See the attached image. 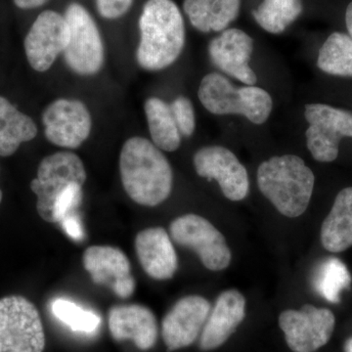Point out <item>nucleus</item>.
<instances>
[{
  "label": "nucleus",
  "instance_id": "nucleus-1",
  "mask_svg": "<svg viewBox=\"0 0 352 352\" xmlns=\"http://www.w3.org/2000/svg\"><path fill=\"white\" fill-rule=\"evenodd\" d=\"M120 171L124 189L138 205L156 207L170 195L173 168L161 150L148 139L136 136L124 143Z\"/></svg>",
  "mask_w": 352,
  "mask_h": 352
},
{
  "label": "nucleus",
  "instance_id": "nucleus-2",
  "mask_svg": "<svg viewBox=\"0 0 352 352\" xmlns=\"http://www.w3.org/2000/svg\"><path fill=\"white\" fill-rule=\"evenodd\" d=\"M139 30L136 59L141 68L161 71L179 58L186 32L182 13L173 0H148L139 18Z\"/></svg>",
  "mask_w": 352,
  "mask_h": 352
},
{
  "label": "nucleus",
  "instance_id": "nucleus-3",
  "mask_svg": "<svg viewBox=\"0 0 352 352\" xmlns=\"http://www.w3.org/2000/svg\"><path fill=\"white\" fill-rule=\"evenodd\" d=\"M314 171L302 157L285 155L270 157L258 166L261 193L287 217H300L307 210L314 193Z\"/></svg>",
  "mask_w": 352,
  "mask_h": 352
},
{
  "label": "nucleus",
  "instance_id": "nucleus-4",
  "mask_svg": "<svg viewBox=\"0 0 352 352\" xmlns=\"http://www.w3.org/2000/svg\"><path fill=\"white\" fill-rule=\"evenodd\" d=\"M201 105L214 115H241L254 124H263L272 112L270 94L254 85L236 87L219 73L204 76L199 87Z\"/></svg>",
  "mask_w": 352,
  "mask_h": 352
},
{
  "label": "nucleus",
  "instance_id": "nucleus-5",
  "mask_svg": "<svg viewBox=\"0 0 352 352\" xmlns=\"http://www.w3.org/2000/svg\"><path fill=\"white\" fill-rule=\"evenodd\" d=\"M43 322L34 303L21 296L0 298V352H43Z\"/></svg>",
  "mask_w": 352,
  "mask_h": 352
},
{
  "label": "nucleus",
  "instance_id": "nucleus-6",
  "mask_svg": "<svg viewBox=\"0 0 352 352\" xmlns=\"http://www.w3.org/2000/svg\"><path fill=\"white\" fill-rule=\"evenodd\" d=\"M87 171L80 157L72 152H57L44 157L39 164L38 176L31 182L36 194L39 217L53 223L55 201L73 184H85Z\"/></svg>",
  "mask_w": 352,
  "mask_h": 352
},
{
  "label": "nucleus",
  "instance_id": "nucleus-7",
  "mask_svg": "<svg viewBox=\"0 0 352 352\" xmlns=\"http://www.w3.org/2000/svg\"><path fill=\"white\" fill-rule=\"evenodd\" d=\"M65 18L69 28V41L63 53L66 64L78 75H95L104 63V44L96 23L78 3L69 4Z\"/></svg>",
  "mask_w": 352,
  "mask_h": 352
},
{
  "label": "nucleus",
  "instance_id": "nucleus-8",
  "mask_svg": "<svg viewBox=\"0 0 352 352\" xmlns=\"http://www.w3.org/2000/svg\"><path fill=\"white\" fill-rule=\"evenodd\" d=\"M171 239L198 254L208 270L221 271L232 259L226 238L208 219L198 214L182 215L170 223Z\"/></svg>",
  "mask_w": 352,
  "mask_h": 352
},
{
  "label": "nucleus",
  "instance_id": "nucleus-9",
  "mask_svg": "<svg viewBox=\"0 0 352 352\" xmlns=\"http://www.w3.org/2000/svg\"><path fill=\"white\" fill-rule=\"evenodd\" d=\"M305 131L308 150L320 163H331L339 156L342 138H352V113L326 104H307Z\"/></svg>",
  "mask_w": 352,
  "mask_h": 352
},
{
  "label": "nucleus",
  "instance_id": "nucleus-10",
  "mask_svg": "<svg viewBox=\"0 0 352 352\" xmlns=\"http://www.w3.org/2000/svg\"><path fill=\"white\" fill-rule=\"evenodd\" d=\"M279 326L292 351L315 352L332 338L336 317L328 308L305 305L300 310L282 312Z\"/></svg>",
  "mask_w": 352,
  "mask_h": 352
},
{
  "label": "nucleus",
  "instance_id": "nucleus-11",
  "mask_svg": "<svg viewBox=\"0 0 352 352\" xmlns=\"http://www.w3.org/2000/svg\"><path fill=\"white\" fill-rule=\"evenodd\" d=\"M69 41V28L65 16L53 10L41 12L25 38V56L34 71H48L64 53Z\"/></svg>",
  "mask_w": 352,
  "mask_h": 352
},
{
  "label": "nucleus",
  "instance_id": "nucleus-12",
  "mask_svg": "<svg viewBox=\"0 0 352 352\" xmlns=\"http://www.w3.org/2000/svg\"><path fill=\"white\" fill-rule=\"evenodd\" d=\"M43 122L47 140L67 149L80 147L92 129L89 111L82 101L76 99L53 101L44 110Z\"/></svg>",
  "mask_w": 352,
  "mask_h": 352
},
{
  "label": "nucleus",
  "instance_id": "nucleus-13",
  "mask_svg": "<svg viewBox=\"0 0 352 352\" xmlns=\"http://www.w3.org/2000/svg\"><path fill=\"white\" fill-rule=\"evenodd\" d=\"M194 168L201 177L217 180L228 200H244L249 194L248 171L230 150L222 146L201 148L194 156Z\"/></svg>",
  "mask_w": 352,
  "mask_h": 352
},
{
  "label": "nucleus",
  "instance_id": "nucleus-14",
  "mask_svg": "<svg viewBox=\"0 0 352 352\" xmlns=\"http://www.w3.org/2000/svg\"><path fill=\"white\" fill-rule=\"evenodd\" d=\"M210 303L201 296H187L173 305L162 322V335L168 352L188 347L203 331Z\"/></svg>",
  "mask_w": 352,
  "mask_h": 352
},
{
  "label": "nucleus",
  "instance_id": "nucleus-15",
  "mask_svg": "<svg viewBox=\"0 0 352 352\" xmlns=\"http://www.w3.org/2000/svg\"><path fill=\"white\" fill-rule=\"evenodd\" d=\"M82 263L95 284L109 287L120 298L133 295L135 280L131 275V263L119 248H87L83 252Z\"/></svg>",
  "mask_w": 352,
  "mask_h": 352
},
{
  "label": "nucleus",
  "instance_id": "nucleus-16",
  "mask_svg": "<svg viewBox=\"0 0 352 352\" xmlns=\"http://www.w3.org/2000/svg\"><path fill=\"white\" fill-rule=\"evenodd\" d=\"M252 50L254 41L249 34L229 29L210 41L208 55L212 63L227 76L245 85H254L258 78L249 65Z\"/></svg>",
  "mask_w": 352,
  "mask_h": 352
},
{
  "label": "nucleus",
  "instance_id": "nucleus-17",
  "mask_svg": "<svg viewBox=\"0 0 352 352\" xmlns=\"http://www.w3.org/2000/svg\"><path fill=\"white\" fill-rule=\"evenodd\" d=\"M245 316V300L237 289H228L220 294L199 342L201 351H210L226 344L235 333Z\"/></svg>",
  "mask_w": 352,
  "mask_h": 352
},
{
  "label": "nucleus",
  "instance_id": "nucleus-18",
  "mask_svg": "<svg viewBox=\"0 0 352 352\" xmlns=\"http://www.w3.org/2000/svg\"><path fill=\"white\" fill-rule=\"evenodd\" d=\"M109 329L116 342L132 340L140 351L156 344L157 323L149 308L140 305H116L109 311Z\"/></svg>",
  "mask_w": 352,
  "mask_h": 352
},
{
  "label": "nucleus",
  "instance_id": "nucleus-19",
  "mask_svg": "<svg viewBox=\"0 0 352 352\" xmlns=\"http://www.w3.org/2000/svg\"><path fill=\"white\" fill-rule=\"evenodd\" d=\"M135 251L143 270L153 279H171L177 270L175 247L170 235L162 227L139 232L135 238Z\"/></svg>",
  "mask_w": 352,
  "mask_h": 352
},
{
  "label": "nucleus",
  "instance_id": "nucleus-20",
  "mask_svg": "<svg viewBox=\"0 0 352 352\" xmlns=\"http://www.w3.org/2000/svg\"><path fill=\"white\" fill-rule=\"evenodd\" d=\"M324 249L342 252L352 247V187L342 189L336 197L330 212L321 226Z\"/></svg>",
  "mask_w": 352,
  "mask_h": 352
},
{
  "label": "nucleus",
  "instance_id": "nucleus-21",
  "mask_svg": "<svg viewBox=\"0 0 352 352\" xmlns=\"http://www.w3.org/2000/svg\"><path fill=\"white\" fill-rule=\"evenodd\" d=\"M241 0H184L190 23L201 32H222L240 13Z\"/></svg>",
  "mask_w": 352,
  "mask_h": 352
},
{
  "label": "nucleus",
  "instance_id": "nucleus-22",
  "mask_svg": "<svg viewBox=\"0 0 352 352\" xmlns=\"http://www.w3.org/2000/svg\"><path fill=\"white\" fill-rule=\"evenodd\" d=\"M38 134L36 122L0 96V156L10 157Z\"/></svg>",
  "mask_w": 352,
  "mask_h": 352
},
{
  "label": "nucleus",
  "instance_id": "nucleus-23",
  "mask_svg": "<svg viewBox=\"0 0 352 352\" xmlns=\"http://www.w3.org/2000/svg\"><path fill=\"white\" fill-rule=\"evenodd\" d=\"M144 110L153 143L166 152H175L182 144V134L178 129L170 104L151 97L145 102Z\"/></svg>",
  "mask_w": 352,
  "mask_h": 352
},
{
  "label": "nucleus",
  "instance_id": "nucleus-24",
  "mask_svg": "<svg viewBox=\"0 0 352 352\" xmlns=\"http://www.w3.org/2000/svg\"><path fill=\"white\" fill-rule=\"evenodd\" d=\"M317 67L328 75L352 78V38L333 32L319 50Z\"/></svg>",
  "mask_w": 352,
  "mask_h": 352
},
{
  "label": "nucleus",
  "instance_id": "nucleus-25",
  "mask_svg": "<svg viewBox=\"0 0 352 352\" xmlns=\"http://www.w3.org/2000/svg\"><path fill=\"white\" fill-rule=\"evenodd\" d=\"M302 9V0H263L252 15L264 31L278 34L298 19Z\"/></svg>",
  "mask_w": 352,
  "mask_h": 352
},
{
  "label": "nucleus",
  "instance_id": "nucleus-26",
  "mask_svg": "<svg viewBox=\"0 0 352 352\" xmlns=\"http://www.w3.org/2000/svg\"><path fill=\"white\" fill-rule=\"evenodd\" d=\"M351 277L346 264L331 258L322 263L314 276V286L329 302H340V294L351 285Z\"/></svg>",
  "mask_w": 352,
  "mask_h": 352
},
{
  "label": "nucleus",
  "instance_id": "nucleus-27",
  "mask_svg": "<svg viewBox=\"0 0 352 352\" xmlns=\"http://www.w3.org/2000/svg\"><path fill=\"white\" fill-rule=\"evenodd\" d=\"M52 311L57 319L75 332L94 333L100 326L101 318L98 315L63 298L53 302Z\"/></svg>",
  "mask_w": 352,
  "mask_h": 352
},
{
  "label": "nucleus",
  "instance_id": "nucleus-28",
  "mask_svg": "<svg viewBox=\"0 0 352 352\" xmlns=\"http://www.w3.org/2000/svg\"><path fill=\"white\" fill-rule=\"evenodd\" d=\"M173 119H175L180 134L189 138L196 129V116L193 104L185 96H178L170 104Z\"/></svg>",
  "mask_w": 352,
  "mask_h": 352
},
{
  "label": "nucleus",
  "instance_id": "nucleus-29",
  "mask_svg": "<svg viewBox=\"0 0 352 352\" xmlns=\"http://www.w3.org/2000/svg\"><path fill=\"white\" fill-rule=\"evenodd\" d=\"M82 199V185L73 184L55 201L53 207V223L61 222L69 215L74 214Z\"/></svg>",
  "mask_w": 352,
  "mask_h": 352
},
{
  "label": "nucleus",
  "instance_id": "nucleus-30",
  "mask_svg": "<svg viewBox=\"0 0 352 352\" xmlns=\"http://www.w3.org/2000/svg\"><path fill=\"white\" fill-rule=\"evenodd\" d=\"M133 0H96L97 10L105 19H119L131 9Z\"/></svg>",
  "mask_w": 352,
  "mask_h": 352
},
{
  "label": "nucleus",
  "instance_id": "nucleus-31",
  "mask_svg": "<svg viewBox=\"0 0 352 352\" xmlns=\"http://www.w3.org/2000/svg\"><path fill=\"white\" fill-rule=\"evenodd\" d=\"M60 223L66 233L68 234L69 237L73 238L76 241L82 240L83 238V232L82 226H80V220L75 214L69 215L66 219L62 220Z\"/></svg>",
  "mask_w": 352,
  "mask_h": 352
},
{
  "label": "nucleus",
  "instance_id": "nucleus-32",
  "mask_svg": "<svg viewBox=\"0 0 352 352\" xmlns=\"http://www.w3.org/2000/svg\"><path fill=\"white\" fill-rule=\"evenodd\" d=\"M15 6L23 10H30L43 6L48 0H13Z\"/></svg>",
  "mask_w": 352,
  "mask_h": 352
},
{
  "label": "nucleus",
  "instance_id": "nucleus-33",
  "mask_svg": "<svg viewBox=\"0 0 352 352\" xmlns=\"http://www.w3.org/2000/svg\"><path fill=\"white\" fill-rule=\"evenodd\" d=\"M346 24L349 30V36L352 38V2L347 6L346 12Z\"/></svg>",
  "mask_w": 352,
  "mask_h": 352
},
{
  "label": "nucleus",
  "instance_id": "nucleus-34",
  "mask_svg": "<svg viewBox=\"0 0 352 352\" xmlns=\"http://www.w3.org/2000/svg\"><path fill=\"white\" fill-rule=\"evenodd\" d=\"M344 351L346 352H352V338L346 342V346H344Z\"/></svg>",
  "mask_w": 352,
  "mask_h": 352
},
{
  "label": "nucleus",
  "instance_id": "nucleus-35",
  "mask_svg": "<svg viewBox=\"0 0 352 352\" xmlns=\"http://www.w3.org/2000/svg\"><path fill=\"white\" fill-rule=\"evenodd\" d=\"M2 201V191L0 190V203H1Z\"/></svg>",
  "mask_w": 352,
  "mask_h": 352
}]
</instances>
